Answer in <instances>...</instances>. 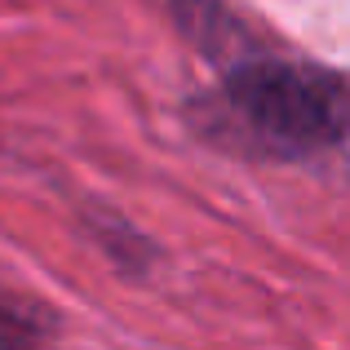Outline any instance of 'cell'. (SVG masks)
<instances>
[{"mask_svg":"<svg viewBox=\"0 0 350 350\" xmlns=\"http://www.w3.org/2000/svg\"><path fill=\"white\" fill-rule=\"evenodd\" d=\"M187 124L235 160H310L350 142V71L257 53L191 98Z\"/></svg>","mask_w":350,"mask_h":350,"instance_id":"1","label":"cell"},{"mask_svg":"<svg viewBox=\"0 0 350 350\" xmlns=\"http://www.w3.org/2000/svg\"><path fill=\"white\" fill-rule=\"evenodd\" d=\"M173 18H178V31L187 36L204 58L222 62V71L257 58L253 36H248L244 23H239L226 5H217V0H173Z\"/></svg>","mask_w":350,"mask_h":350,"instance_id":"2","label":"cell"},{"mask_svg":"<svg viewBox=\"0 0 350 350\" xmlns=\"http://www.w3.org/2000/svg\"><path fill=\"white\" fill-rule=\"evenodd\" d=\"M53 328L58 319L49 315V306L0 297V350H44Z\"/></svg>","mask_w":350,"mask_h":350,"instance_id":"3","label":"cell"}]
</instances>
